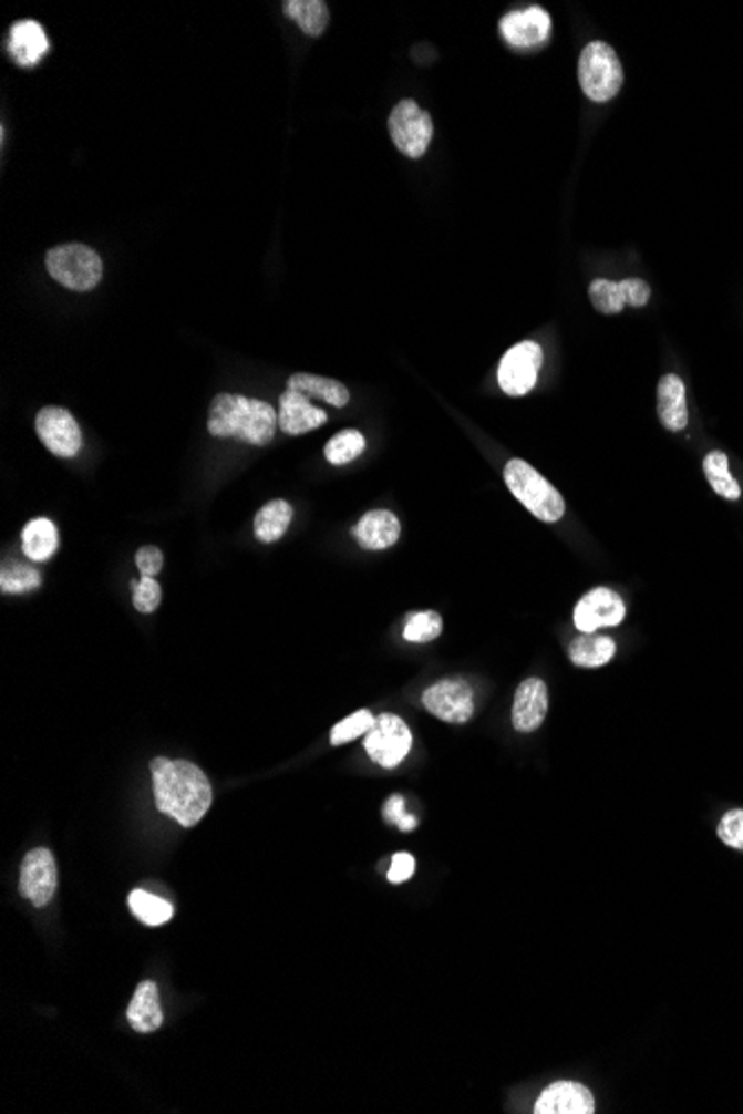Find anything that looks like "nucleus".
<instances>
[{"label":"nucleus","instance_id":"nucleus-1","mask_svg":"<svg viewBox=\"0 0 743 1114\" xmlns=\"http://www.w3.org/2000/svg\"><path fill=\"white\" fill-rule=\"evenodd\" d=\"M156 807L183 827H194L211 805V785L192 761L158 756L152 761Z\"/></svg>","mask_w":743,"mask_h":1114},{"label":"nucleus","instance_id":"nucleus-2","mask_svg":"<svg viewBox=\"0 0 743 1114\" xmlns=\"http://www.w3.org/2000/svg\"><path fill=\"white\" fill-rule=\"evenodd\" d=\"M279 427V412L259 399L218 394L209 405L207 430L216 439H238L250 445H268Z\"/></svg>","mask_w":743,"mask_h":1114},{"label":"nucleus","instance_id":"nucleus-3","mask_svg":"<svg viewBox=\"0 0 743 1114\" xmlns=\"http://www.w3.org/2000/svg\"><path fill=\"white\" fill-rule=\"evenodd\" d=\"M508 489L544 523H557L566 514L564 496L526 461L513 458L504 470Z\"/></svg>","mask_w":743,"mask_h":1114},{"label":"nucleus","instance_id":"nucleus-4","mask_svg":"<svg viewBox=\"0 0 743 1114\" xmlns=\"http://www.w3.org/2000/svg\"><path fill=\"white\" fill-rule=\"evenodd\" d=\"M45 265L54 281L74 292H90L103 278L101 256L81 243H68L50 249Z\"/></svg>","mask_w":743,"mask_h":1114},{"label":"nucleus","instance_id":"nucleus-5","mask_svg":"<svg viewBox=\"0 0 743 1114\" xmlns=\"http://www.w3.org/2000/svg\"><path fill=\"white\" fill-rule=\"evenodd\" d=\"M579 85L592 103L612 101L623 87V68L617 52L603 43L592 41L579 56Z\"/></svg>","mask_w":743,"mask_h":1114},{"label":"nucleus","instance_id":"nucleus-6","mask_svg":"<svg viewBox=\"0 0 743 1114\" xmlns=\"http://www.w3.org/2000/svg\"><path fill=\"white\" fill-rule=\"evenodd\" d=\"M388 127L396 149L407 158H421L427 152L430 141L434 136L430 114L421 110L416 101L410 99L396 103V107L390 114Z\"/></svg>","mask_w":743,"mask_h":1114},{"label":"nucleus","instance_id":"nucleus-7","mask_svg":"<svg viewBox=\"0 0 743 1114\" xmlns=\"http://www.w3.org/2000/svg\"><path fill=\"white\" fill-rule=\"evenodd\" d=\"M363 745L374 763L392 770L407 756L412 747V732L396 714H381L363 736Z\"/></svg>","mask_w":743,"mask_h":1114},{"label":"nucleus","instance_id":"nucleus-8","mask_svg":"<svg viewBox=\"0 0 743 1114\" xmlns=\"http://www.w3.org/2000/svg\"><path fill=\"white\" fill-rule=\"evenodd\" d=\"M544 365L541 345L535 341H524L506 352L499 363V385L508 396L528 394L539 379V370Z\"/></svg>","mask_w":743,"mask_h":1114},{"label":"nucleus","instance_id":"nucleus-9","mask_svg":"<svg viewBox=\"0 0 743 1114\" xmlns=\"http://www.w3.org/2000/svg\"><path fill=\"white\" fill-rule=\"evenodd\" d=\"M499 30L513 50H537L546 45L553 34V19L544 8L530 6L506 14Z\"/></svg>","mask_w":743,"mask_h":1114},{"label":"nucleus","instance_id":"nucleus-10","mask_svg":"<svg viewBox=\"0 0 743 1114\" xmlns=\"http://www.w3.org/2000/svg\"><path fill=\"white\" fill-rule=\"evenodd\" d=\"M37 432L43 445L61 458H72L83 447V434L76 419L63 408H43L37 416Z\"/></svg>","mask_w":743,"mask_h":1114},{"label":"nucleus","instance_id":"nucleus-11","mask_svg":"<svg viewBox=\"0 0 743 1114\" xmlns=\"http://www.w3.org/2000/svg\"><path fill=\"white\" fill-rule=\"evenodd\" d=\"M423 705L445 723H465L474 714V692L461 679H445L423 692Z\"/></svg>","mask_w":743,"mask_h":1114},{"label":"nucleus","instance_id":"nucleus-12","mask_svg":"<svg viewBox=\"0 0 743 1114\" xmlns=\"http://www.w3.org/2000/svg\"><path fill=\"white\" fill-rule=\"evenodd\" d=\"M59 873L54 855L48 848H37L28 853L21 866V895L37 908L50 906L56 895Z\"/></svg>","mask_w":743,"mask_h":1114},{"label":"nucleus","instance_id":"nucleus-13","mask_svg":"<svg viewBox=\"0 0 743 1114\" xmlns=\"http://www.w3.org/2000/svg\"><path fill=\"white\" fill-rule=\"evenodd\" d=\"M626 606L621 597L608 588H597L584 595L575 608V626L581 635H592L601 628H615L623 621Z\"/></svg>","mask_w":743,"mask_h":1114},{"label":"nucleus","instance_id":"nucleus-14","mask_svg":"<svg viewBox=\"0 0 743 1114\" xmlns=\"http://www.w3.org/2000/svg\"><path fill=\"white\" fill-rule=\"evenodd\" d=\"M537 1114H592L595 1096L577 1081H557L548 1085L535 1103Z\"/></svg>","mask_w":743,"mask_h":1114},{"label":"nucleus","instance_id":"nucleus-15","mask_svg":"<svg viewBox=\"0 0 743 1114\" xmlns=\"http://www.w3.org/2000/svg\"><path fill=\"white\" fill-rule=\"evenodd\" d=\"M326 421H328L326 410L317 408L308 396H303L290 388L281 394V399H279V427L286 434H290V436L308 434V432L321 427Z\"/></svg>","mask_w":743,"mask_h":1114},{"label":"nucleus","instance_id":"nucleus-16","mask_svg":"<svg viewBox=\"0 0 743 1114\" xmlns=\"http://www.w3.org/2000/svg\"><path fill=\"white\" fill-rule=\"evenodd\" d=\"M546 714H548L546 683L541 679H526L515 694L513 725L519 732H533L544 723Z\"/></svg>","mask_w":743,"mask_h":1114},{"label":"nucleus","instance_id":"nucleus-17","mask_svg":"<svg viewBox=\"0 0 743 1114\" xmlns=\"http://www.w3.org/2000/svg\"><path fill=\"white\" fill-rule=\"evenodd\" d=\"M50 52V39L41 23L19 21L10 30V54L21 68H34Z\"/></svg>","mask_w":743,"mask_h":1114},{"label":"nucleus","instance_id":"nucleus-18","mask_svg":"<svg viewBox=\"0 0 743 1114\" xmlns=\"http://www.w3.org/2000/svg\"><path fill=\"white\" fill-rule=\"evenodd\" d=\"M354 536L365 549H388L399 540L401 523L390 509H372L357 523Z\"/></svg>","mask_w":743,"mask_h":1114},{"label":"nucleus","instance_id":"nucleus-19","mask_svg":"<svg viewBox=\"0 0 743 1114\" xmlns=\"http://www.w3.org/2000/svg\"><path fill=\"white\" fill-rule=\"evenodd\" d=\"M657 412L665 430L681 432L688 425V408H685V385L679 377L665 374L659 381L657 390Z\"/></svg>","mask_w":743,"mask_h":1114},{"label":"nucleus","instance_id":"nucleus-20","mask_svg":"<svg viewBox=\"0 0 743 1114\" xmlns=\"http://www.w3.org/2000/svg\"><path fill=\"white\" fill-rule=\"evenodd\" d=\"M127 1021L136 1032H156L163 1025V1010H161V997H158V986L154 981H143L138 983L130 1008H127Z\"/></svg>","mask_w":743,"mask_h":1114},{"label":"nucleus","instance_id":"nucleus-21","mask_svg":"<svg viewBox=\"0 0 743 1114\" xmlns=\"http://www.w3.org/2000/svg\"><path fill=\"white\" fill-rule=\"evenodd\" d=\"M288 388L308 396L310 401H323L328 405H334V408H345L350 403V392L343 383L334 381V379H326V377H317V374H295L290 377L288 381Z\"/></svg>","mask_w":743,"mask_h":1114},{"label":"nucleus","instance_id":"nucleus-22","mask_svg":"<svg viewBox=\"0 0 743 1114\" xmlns=\"http://www.w3.org/2000/svg\"><path fill=\"white\" fill-rule=\"evenodd\" d=\"M23 554L32 561H48L59 549V529L50 518H34L21 534Z\"/></svg>","mask_w":743,"mask_h":1114},{"label":"nucleus","instance_id":"nucleus-23","mask_svg":"<svg viewBox=\"0 0 743 1114\" xmlns=\"http://www.w3.org/2000/svg\"><path fill=\"white\" fill-rule=\"evenodd\" d=\"M615 641L603 635H581L570 643V659L577 668H601L615 657Z\"/></svg>","mask_w":743,"mask_h":1114},{"label":"nucleus","instance_id":"nucleus-24","mask_svg":"<svg viewBox=\"0 0 743 1114\" xmlns=\"http://www.w3.org/2000/svg\"><path fill=\"white\" fill-rule=\"evenodd\" d=\"M283 12L308 37H321L330 23V12L323 0H286Z\"/></svg>","mask_w":743,"mask_h":1114},{"label":"nucleus","instance_id":"nucleus-25","mask_svg":"<svg viewBox=\"0 0 743 1114\" xmlns=\"http://www.w3.org/2000/svg\"><path fill=\"white\" fill-rule=\"evenodd\" d=\"M292 520V505L288 501H270L257 512L255 534L261 543L279 540Z\"/></svg>","mask_w":743,"mask_h":1114},{"label":"nucleus","instance_id":"nucleus-26","mask_svg":"<svg viewBox=\"0 0 743 1114\" xmlns=\"http://www.w3.org/2000/svg\"><path fill=\"white\" fill-rule=\"evenodd\" d=\"M703 472H705V478L710 481L712 489L719 496H723L727 501H736L741 496V487L732 478V474L727 470V456L723 452H710L703 458Z\"/></svg>","mask_w":743,"mask_h":1114},{"label":"nucleus","instance_id":"nucleus-27","mask_svg":"<svg viewBox=\"0 0 743 1114\" xmlns=\"http://www.w3.org/2000/svg\"><path fill=\"white\" fill-rule=\"evenodd\" d=\"M130 910L145 926H163L174 915V908L165 899L154 897L145 890H134L130 895Z\"/></svg>","mask_w":743,"mask_h":1114},{"label":"nucleus","instance_id":"nucleus-28","mask_svg":"<svg viewBox=\"0 0 743 1114\" xmlns=\"http://www.w3.org/2000/svg\"><path fill=\"white\" fill-rule=\"evenodd\" d=\"M365 450V436L357 430H343L334 434L326 445V458L332 465H345L359 458Z\"/></svg>","mask_w":743,"mask_h":1114},{"label":"nucleus","instance_id":"nucleus-29","mask_svg":"<svg viewBox=\"0 0 743 1114\" xmlns=\"http://www.w3.org/2000/svg\"><path fill=\"white\" fill-rule=\"evenodd\" d=\"M588 292H590V301H592L595 310L601 314H619L628 306L626 297H623L621 281L617 283V281H608V278H595Z\"/></svg>","mask_w":743,"mask_h":1114},{"label":"nucleus","instance_id":"nucleus-30","mask_svg":"<svg viewBox=\"0 0 743 1114\" xmlns=\"http://www.w3.org/2000/svg\"><path fill=\"white\" fill-rule=\"evenodd\" d=\"M43 577L37 568L32 566H6L0 573V590L3 595H21V592H32L41 588Z\"/></svg>","mask_w":743,"mask_h":1114},{"label":"nucleus","instance_id":"nucleus-31","mask_svg":"<svg viewBox=\"0 0 743 1114\" xmlns=\"http://www.w3.org/2000/svg\"><path fill=\"white\" fill-rule=\"evenodd\" d=\"M441 632H443L441 615L425 610V612H416L407 619V623L403 628V639L410 643H430V641L438 639Z\"/></svg>","mask_w":743,"mask_h":1114},{"label":"nucleus","instance_id":"nucleus-32","mask_svg":"<svg viewBox=\"0 0 743 1114\" xmlns=\"http://www.w3.org/2000/svg\"><path fill=\"white\" fill-rule=\"evenodd\" d=\"M374 716L370 710H359L354 714H350L348 719H343L341 723H337L330 732V741L332 745H343V743H350L359 736H365L370 732V728L374 725Z\"/></svg>","mask_w":743,"mask_h":1114},{"label":"nucleus","instance_id":"nucleus-33","mask_svg":"<svg viewBox=\"0 0 743 1114\" xmlns=\"http://www.w3.org/2000/svg\"><path fill=\"white\" fill-rule=\"evenodd\" d=\"M132 604L138 612L152 615L161 606V586L154 577H141V581H132Z\"/></svg>","mask_w":743,"mask_h":1114},{"label":"nucleus","instance_id":"nucleus-34","mask_svg":"<svg viewBox=\"0 0 743 1114\" xmlns=\"http://www.w3.org/2000/svg\"><path fill=\"white\" fill-rule=\"evenodd\" d=\"M719 839L734 848V850H743V809H732L727 812L721 823H719Z\"/></svg>","mask_w":743,"mask_h":1114},{"label":"nucleus","instance_id":"nucleus-35","mask_svg":"<svg viewBox=\"0 0 743 1114\" xmlns=\"http://www.w3.org/2000/svg\"><path fill=\"white\" fill-rule=\"evenodd\" d=\"M383 818L390 823H396L403 832H412L416 827V818L405 812V798L401 794H394L385 801Z\"/></svg>","mask_w":743,"mask_h":1114},{"label":"nucleus","instance_id":"nucleus-36","mask_svg":"<svg viewBox=\"0 0 743 1114\" xmlns=\"http://www.w3.org/2000/svg\"><path fill=\"white\" fill-rule=\"evenodd\" d=\"M136 566L143 577H156L163 570V551L154 545H145L136 551Z\"/></svg>","mask_w":743,"mask_h":1114},{"label":"nucleus","instance_id":"nucleus-37","mask_svg":"<svg viewBox=\"0 0 743 1114\" xmlns=\"http://www.w3.org/2000/svg\"><path fill=\"white\" fill-rule=\"evenodd\" d=\"M621 288L626 303L632 308H643L650 301V286L641 281V278H626V281H621Z\"/></svg>","mask_w":743,"mask_h":1114},{"label":"nucleus","instance_id":"nucleus-38","mask_svg":"<svg viewBox=\"0 0 743 1114\" xmlns=\"http://www.w3.org/2000/svg\"><path fill=\"white\" fill-rule=\"evenodd\" d=\"M414 875V857L407 853H399L392 857V866L388 870V881L390 884H403Z\"/></svg>","mask_w":743,"mask_h":1114}]
</instances>
